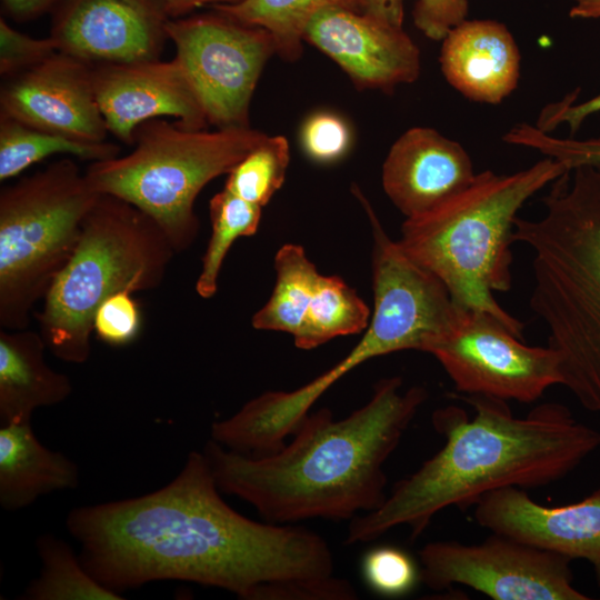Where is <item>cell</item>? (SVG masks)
<instances>
[{
	"instance_id": "9c48e42d",
	"label": "cell",
	"mask_w": 600,
	"mask_h": 600,
	"mask_svg": "<svg viewBox=\"0 0 600 600\" xmlns=\"http://www.w3.org/2000/svg\"><path fill=\"white\" fill-rule=\"evenodd\" d=\"M167 33L208 124L249 127L253 92L268 60L277 54L272 34L212 9L169 19Z\"/></svg>"
},
{
	"instance_id": "74e56055",
	"label": "cell",
	"mask_w": 600,
	"mask_h": 600,
	"mask_svg": "<svg viewBox=\"0 0 600 600\" xmlns=\"http://www.w3.org/2000/svg\"><path fill=\"white\" fill-rule=\"evenodd\" d=\"M241 0H163L167 12L171 19L186 17L203 6L221 3H236Z\"/></svg>"
},
{
	"instance_id": "4dcf8cb0",
	"label": "cell",
	"mask_w": 600,
	"mask_h": 600,
	"mask_svg": "<svg viewBox=\"0 0 600 600\" xmlns=\"http://www.w3.org/2000/svg\"><path fill=\"white\" fill-rule=\"evenodd\" d=\"M361 569L369 588L386 597L409 593L420 578L413 559L402 549L391 546L369 550Z\"/></svg>"
},
{
	"instance_id": "d6a6232c",
	"label": "cell",
	"mask_w": 600,
	"mask_h": 600,
	"mask_svg": "<svg viewBox=\"0 0 600 600\" xmlns=\"http://www.w3.org/2000/svg\"><path fill=\"white\" fill-rule=\"evenodd\" d=\"M58 51L51 37L38 39L13 29L0 18V74L7 79L42 62Z\"/></svg>"
},
{
	"instance_id": "4fadbf2b",
	"label": "cell",
	"mask_w": 600,
	"mask_h": 600,
	"mask_svg": "<svg viewBox=\"0 0 600 600\" xmlns=\"http://www.w3.org/2000/svg\"><path fill=\"white\" fill-rule=\"evenodd\" d=\"M93 66L57 51L4 79L0 116L71 140L106 142L108 128L93 87Z\"/></svg>"
},
{
	"instance_id": "3957f363",
	"label": "cell",
	"mask_w": 600,
	"mask_h": 600,
	"mask_svg": "<svg viewBox=\"0 0 600 600\" xmlns=\"http://www.w3.org/2000/svg\"><path fill=\"white\" fill-rule=\"evenodd\" d=\"M402 379L378 381L371 399L336 420L328 408L308 413L292 440L264 456H248L210 440L203 453L219 490L253 506L263 519H352L387 499L383 466L428 392L401 390Z\"/></svg>"
},
{
	"instance_id": "f1b7e54d",
	"label": "cell",
	"mask_w": 600,
	"mask_h": 600,
	"mask_svg": "<svg viewBox=\"0 0 600 600\" xmlns=\"http://www.w3.org/2000/svg\"><path fill=\"white\" fill-rule=\"evenodd\" d=\"M507 143L534 149L561 162L567 170L600 164V136L557 138L528 123H518L503 137Z\"/></svg>"
},
{
	"instance_id": "5b68a950",
	"label": "cell",
	"mask_w": 600,
	"mask_h": 600,
	"mask_svg": "<svg viewBox=\"0 0 600 600\" xmlns=\"http://www.w3.org/2000/svg\"><path fill=\"white\" fill-rule=\"evenodd\" d=\"M567 171L549 157L510 174L484 170L442 206L407 218L398 243L444 283L457 306L493 316L523 340L524 326L497 302L493 292L511 289L517 212Z\"/></svg>"
},
{
	"instance_id": "5bb4252c",
	"label": "cell",
	"mask_w": 600,
	"mask_h": 600,
	"mask_svg": "<svg viewBox=\"0 0 600 600\" xmlns=\"http://www.w3.org/2000/svg\"><path fill=\"white\" fill-rule=\"evenodd\" d=\"M303 41L336 62L359 90L391 92L420 74V50L403 28L362 11L321 10L309 21Z\"/></svg>"
},
{
	"instance_id": "277c9868",
	"label": "cell",
	"mask_w": 600,
	"mask_h": 600,
	"mask_svg": "<svg viewBox=\"0 0 600 600\" xmlns=\"http://www.w3.org/2000/svg\"><path fill=\"white\" fill-rule=\"evenodd\" d=\"M537 219L516 217L513 241L533 252L531 309L559 358L561 384L600 414V164L568 170Z\"/></svg>"
},
{
	"instance_id": "836d02e7",
	"label": "cell",
	"mask_w": 600,
	"mask_h": 600,
	"mask_svg": "<svg viewBox=\"0 0 600 600\" xmlns=\"http://www.w3.org/2000/svg\"><path fill=\"white\" fill-rule=\"evenodd\" d=\"M468 0H416L414 26L429 39L442 41L454 27L467 20Z\"/></svg>"
},
{
	"instance_id": "2e32d148",
	"label": "cell",
	"mask_w": 600,
	"mask_h": 600,
	"mask_svg": "<svg viewBox=\"0 0 600 600\" xmlns=\"http://www.w3.org/2000/svg\"><path fill=\"white\" fill-rule=\"evenodd\" d=\"M93 87L108 131L133 146L143 122L173 117L189 130L208 126L202 104L177 57L93 66Z\"/></svg>"
},
{
	"instance_id": "d590c367",
	"label": "cell",
	"mask_w": 600,
	"mask_h": 600,
	"mask_svg": "<svg viewBox=\"0 0 600 600\" xmlns=\"http://www.w3.org/2000/svg\"><path fill=\"white\" fill-rule=\"evenodd\" d=\"M61 0H1L2 11L17 22L34 20L51 12Z\"/></svg>"
},
{
	"instance_id": "ba28073f",
	"label": "cell",
	"mask_w": 600,
	"mask_h": 600,
	"mask_svg": "<svg viewBox=\"0 0 600 600\" xmlns=\"http://www.w3.org/2000/svg\"><path fill=\"white\" fill-rule=\"evenodd\" d=\"M98 193L71 158L0 191V328L27 329L71 258Z\"/></svg>"
},
{
	"instance_id": "7a4b0ae2",
	"label": "cell",
	"mask_w": 600,
	"mask_h": 600,
	"mask_svg": "<svg viewBox=\"0 0 600 600\" xmlns=\"http://www.w3.org/2000/svg\"><path fill=\"white\" fill-rule=\"evenodd\" d=\"M473 409L449 406L432 414L443 447L398 481L383 504L351 519L346 543L373 541L407 526L411 539L448 507L462 510L506 487L536 489L561 480L600 447V432L577 421L566 406L547 402L516 417L506 400L457 396Z\"/></svg>"
},
{
	"instance_id": "ac0fdd59",
	"label": "cell",
	"mask_w": 600,
	"mask_h": 600,
	"mask_svg": "<svg viewBox=\"0 0 600 600\" xmlns=\"http://www.w3.org/2000/svg\"><path fill=\"white\" fill-rule=\"evenodd\" d=\"M464 148L436 129L413 127L391 146L382 166V187L407 217L442 206L476 178Z\"/></svg>"
},
{
	"instance_id": "4316f807",
	"label": "cell",
	"mask_w": 600,
	"mask_h": 600,
	"mask_svg": "<svg viewBox=\"0 0 600 600\" xmlns=\"http://www.w3.org/2000/svg\"><path fill=\"white\" fill-rule=\"evenodd\" d=\"M261 208L227 189L211 198L209 216L212 231L196 282V291L201 298L210 299L216 294L226 256L238 238L249 237L257 232Z\"/></svg>"
},
{
	"instance_id": "6da1fadb",
	"label": "cell",
	"mask_w": 600,
	"mask_h": 600,
	"mask_svg": "<svg viewBox=\"0 0 600 600\" xmlns=\"http://www.w3.org/2000/svg\"><path fill=\"white\" fill-rule=\"evenodd\" d=\"M220 492L204 453L192 451L167 486L74 508L66 527L84 568L117 593L181 580L253 600L270 583L333 576V554L319 533L247 518Z\"/></svg>"
},
{
	"instance_id": "cb8c5ba5",
	"label": "cell",
	"mask_w": 600,
	"mask_h": 600,
	"mask_svg": "<svg viewBox=\"0 0 600 600\" xmlns=\"http://www.w3.org/2000/svg\"><path fill=\"white\" fill-rule=\"evenodd\" d=\"M371 312L366 302L338 276H321L301 324L293 336L299 349L317 348L339 336L367 329Z\"/></svg>"
},
{
	"instance_id": "f546056e",
	"label": "cell",
	"mask_w": 600,
	"mask_h": 600,
	"mask_svg": "<svg viewBox=\"0 0 600 600\" xmlns=\"http://www.w3.org/2000/svg\"><path fill=\"white\" fill-rule=\"evenodd\" d=\"M352 130L339 113L319 110L301 123L299 142L304 154L313 162L330 164L341 160L351 149Z\"/></svg>"
},
{
	"instance_id": "83f0119b",
	"label": "cell",
	"mask_w": 600,
	"mask_h": 600,
	"mask_svg": "<svg viewBox=\"0 0 600 600\" xmlns=\"http://www.w3.org/2000/svg\"><path fill=\"white\" fill-rule=\"evenodd\" d=\"M290 163V146L284 136H267L228 173L224 189L266 206L282 187Z\"/></svg>"
},
{
	"instance_id": "d6986e66",
	"label": "cell",
	"mask_w": 600,
	"mask_h": 600,
	"mask_svg": "<svg viewBox=\"0 0 600 600\" xmlns=\"http://www.w3.org/2000/svg\"><path fill=\"white\" fill-rule=\"evenodd\" d=\"M440 68L469 100L497 104L516 88L521 56L508 28L494 20H464L443 38Z\"/></svg>"
},
{
	"instance_id": "e575fe53",
	"label": "cell",
	"mask_w": 600,
	"mask_h": 600,
	"mask_svg": "<svg viewBox=\"0 0 600 600\" xmlns=\"http://www.w3.org/2000/svg\"><path fill=\"white\" fill-rule=\"evenodd\" d=\"M578 96L579 91L574 90L560 101L548 104L542 111L543 127L552 131L560 124H567L574 134L588 117L600 112V93L576 103Z\"/></svg>"
},
{
	"instance_id": "8fae6325",
	"label": "cell",
	"mask_w": 600,
	"mask_h": 600,
	"mask_svg": "<svg viewBox=\"0 0 600 600\" xmlns=\"http://www.w3.org/2000/svg\"><path fill=\"white\" fill-rule=\"evenodd\" d=\"M419 559L420 578L433 590L463 586L493 600L590 599L574 588L570 559L508 536L429 542Z\"/></svg>"
},
{
	"instance_id": "7c38bea8",
	"label": "cell",
	"mask_w": 600,
	"mask_h": 600,
	"mask_svg": "<svg viewBox=\"0 0 600 600\" xmlns=\"http://www.w3.org/2000/svg\"><path fill=\"white\" fill-rule=\"evenodd\" d=\"M51 13L58 51L91 66L160 59L169 40L163 0H61Z\"/></svg>"
},
{
	"instance_id": "f35d334b",
	"label": "cell",
	"mask_w": 600,
	"mask_h": 600,
	"mask_svg": "<svg viewBox=\"0 0 600 600\" xmlns=\"http://www.w3.org/2000/svg\"><path fill=\"white\" fill-rule=\"evenodd\" d=\"M569 10L572 19H600V0H572Z\"/></svg>"
},
{
	"instance_id": "1f68e13d",
	"label": "cell",
	"mask_w": 600,
	"mask_h": 600,
	"mask_svg": "<svg viewBox=\"0 0 600 600\" xmlns=\"http://www.w3.org/2000/svg\"><path fill=\"white\" fill-rule=\"evenodd\" d=\"M141 328V312L129 290L120 291L98 308L93 319V332L104 343L122 347L131 343Z\"/></svg>"
},
{
	"instance_id": "30bf717a",
	"label": "cell",
	"mask_w": 600,
	"mask_h": 600,
	"mask_svg": "<svg viewBox=\"0 0 600 600\" xmlns=\"http://www.w3.org/2000/svg\"><path fill=\"white\" fill-rule=\"evenodd\" d=\"M522 341L493 316L459 307L449 329L423 351L440 362L459 393L531 403L562 378L551 348Z\"/></svg>"
},
{
	"instance_id": "8d00e7d4",
	"label": "cell",
	"mask_w": 600,
	"mask_h": 600,
	"mask_svg": "<svg viewBox=\"0 0 600 600\" xmlns=\"http://www.w3.org/2000/svg\"><path fill=\"white\" fill-rule=\"evenodd\" d=\"M406 0H357L360 11L402 27Z\"/></svg>"
},
{
	"instance_id": "d4e9b609",
	"label": "cell",
	"mask_w": 600,
	"mask_h": 600,
	"mask_svg": "<svg viewBox=\"0 0 600 600\" xmlns=\"http://www.w3.org/2000/svg\"><path fill=\"white\" fill-rule=\"evenodd\" d=\"M121 148L110 142L89 143L39 130L0 116V180L17 177L30 166L52 156L102 161L120 156Z\"/></svg>"
},
{
	"instance_id": "7402d4cb",
	"label": "cell",
	"mask_w": 600,
	"mask_h": 600,
	"mask_svg": "<svg viewBox=\"0 0 600 600\" xmlns=\"http://www.w3.org/2000/svg\"><path fill=\"white\" fill-rule=\"evenodd\" d=\"M332 7L360 11L357 0H241L211 6L241 23L268 30L276 43V53L287 61L302 54L304 30L321 10Z\"/></svg>"
},
{
	"instance_id": "ffe728a7",
	"label": "cell",
	"mask_w": 600,
	"mask_h": 600,
	"mask_svg": "<svg viewBox=\"0 0 600 600\" xmlns=\"http://www.w3.org/2000/svg\"><path fill=\"white\" fill-rule=\"evenodd\" d=\"M39 331L0 328L1 424L31 421L41 407L63 402L72 392L70 378L48 366Z\"/></svg>"
},
{
	"instance_id": "9a60e30c",
	"label": "cell",
	"mask_w": 600,
	"mask_h": 600,
	"mask_svg": "<svg viewBox=\"0 0 600 600\" xmlns=\"http://www.w3.org/2000/svg\"><path fill=\"white\" fill-rule=\"evenodd\" d=\"M406 350L399 330L383 316L372 312L366 332L339 363L292 391H267L221 420L219 434L232 450L264 456L286 444L310 408L337 380L369 359Z\"/></svg>"
},
{
	"instance_id": "603a6c76",
	"label": "cell",
	"mask_w": 600,
	"mask_h": 600,
	"mask_svg": "<svg viewBox=\"0 0 600 600\" xmlns=\"http://www.w3.org/2000/svg\"><path fill=\"white\" fill-rule=\"evenodd\" d=\"M277 280L267 303L252 317L258 330L294 336L318 287L321 273L299 244H283L274 257Z\"/></svg>"
},
{
	"instance_id": "484cf974",
	"label": "cell",
	"mask_w": 600,
	"mask_h": 600,
	"mask_svg": "<svg viewBox=\"0 0 600 600\" xmlns=\"http://www.w3.org/2000/svg\"><path fill=\"white\" fill-rule=\"evenodd\" d=\"M37 551L41 560L39 577L27 587V600H121L117 593L96 580L72 548L52 534L38 538Z\"/></svg>"
},
{
	"instance_id": "44dd1931",
	"label": "cell",
	"mask_w": 600,
	"mask_h": 600,
	"mask_svg": "<svg viewBox=\"0 0 600 600\" xmlns=\"http://www.w3.org/2000/svg\"><path fill=\"white\" fill-rule=\"evenodd\" d=\"M79 486V468L61 452L46 448L31 421L1 424L0 504L16 511L40 496Z\"/></svg>"
},
{
	"instance_id": "e0dca14e",
	"label": "cell",
	"mask_w": 600,
	"mask_h": 600,
	"mask_svg": "<svg viewBox=\"0 0 600 600\" xmlns=\"http://www.w3.org/2000/svg\"><path fill=\"white\" fill-rule=\"evenodd\" d=\"M473 517L491 533L588 561L600 588V488L578 502L548 507L522 488L506 487L484 494Z\"/></svg>"
},
{
	"instance_id": "52a82bcc",
	"label": "cell",
	"mask_w": 600,
	"mask_h": 600,
	"mask_svg": "<svg viewBox=\"0 0 600 600\" xmlns=\"http://www.w3.org/2000/svg\"><path fill=\"white\" fill-rule=\"evenodd\" d=\"M267 136L250 126L189 130L154 118L136 129L131 152L91 162L84 174L98 193L123 199L151 217L179 253L199 232L198 194Z\"/></svg>"
},
{
	"instance_id": "8992f818",
	"label": "cell",
	"mask_w": 600,
	"mask_h": 600,
	"mask_svg": "<svg viewBox=\"0 0 600 600\" xmlns=\"http://www.w3.org/2000/svg\"><path fill=\"white\" fill-rule=\"evenodd\" d=\"M176 254L151 217L123 199L100 193L83 219L71 258L33 314L47 349L64 362H87L102 302L120 291L158 288Z\"/></svg>"
}]
</instances>
